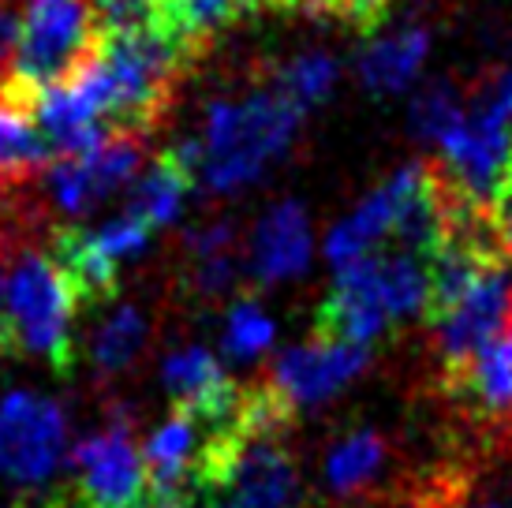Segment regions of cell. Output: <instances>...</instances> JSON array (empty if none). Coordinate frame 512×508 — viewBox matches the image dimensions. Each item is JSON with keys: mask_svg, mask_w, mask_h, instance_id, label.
Here are the masks:
<instances>
[{"mask_svg": "<svg viewBox=\"0 0 512 508\" xmlns=\"http://www.w3.org/2000/svg\"><path fill=\"white\" fill-rule=\"evenodd\" d=\"M8 329L12 352L45 359L57 374H68L75 363L72 325L79 314L68 277L45 251L19 247L8 258Z\"/></svg>", "mask_w": 512, "mask_h": 508, "instance_id": "obj_5", "label": "cell"}, {"mask_svg": "<svg viewBox=\"0 0 512 508\" xmlns=\"http://www.w3.org/2000/svg\"><path fill=\"white\" fill-rule=\"evenodd\" d=\"M385 325H393V318L385 311L382 284H378V254H370L363 262L337 269L329 296L314 311L311 337L367 348L374 337H382Z\"/></svg>", "mask_w": 512, "mask_h": 508, "instance_id": "obj_10", "label": "cell"}, {"mask_svg": "<svg viewBox=\"0 0 512 508\" xmlns=\"http://www.w3.org/2000/svg\"><path fill=\"white\" fill-rule=\"evenodd\" d=\"M143 165V139L131 135H105V139L86 150L49 161L38 180L45 210L60 213H86L98 202L120 191Z\"/></svg>", "mask_w": 512, "mask_h": 508, "instance_id": "obj_7", "label": "cell"}, {"mask_svg": "<svg viewBox=\"0 0 512 508\" xmlns=\"http://www.w3.org/2000/svg\"><path fill=\"white\" fill-rule=\"evenodd\" d=\"M98 53L101 34L86 0H30L19 19L12 75L4 86L34 109L38 94L75 79L98 60Z\"/></svg>", "mask_w": 512, "mask_h": 508, "instance_id": "obj_4", "label": "cell"}, {"mask_svg": "<svg viewBox=\"0 0 512 508\" xmlns=\"http://www.w3.org/2000/svg\"><path fill=\"white\" fill-rule=\"evenodd\" d=\"M161 4L165 0H86L90 19H94L101 38L157 30V23H161Z\"/></svg>", "mask_w": 512, "mask_h": 508, "instance_id": "obj_25", "label": "cell"}, {"mask_svg": "<svg viewBox=\"0 0 512 508\" xmlns=\"http://www.w3.org/2000/svg\"><path fill=\"white\" fill-rule=\"evenodd\" d=\"M333 83H337V60L326 53H303V57H292L288 64L273 68V90L285 94L303 113L326 98Z\"/></svg>", "mask_w": 512, "mask_h": 508, "instance_id": "obj_24", "label": "cell"}, {"mask_svg": "<svg viewBox=\"0 0 512 508\" xmlns=\"http://www.w3.org/2000/svg\"><path fill=\"white\" fill-rule=\"evenodd\" d=\"M460 120H464V109H460L456 94L445 83L427 86V90L419 94V101L412 105V124L423 139L441 142L456 124H460Z\"/></svg>", "mask_w": 512, "mask_h": 508, "instance_id": "obj_27", "label": "cell"}, {"mask_svg": "<svg viewBox=\"0 0 512 508\" xmlns=\"http://www.w3.org/2000/svg\"><path fill=\"white\" fill-rule=\"evenodd\" d=\"M385 464H389V441L370 430V426H359L352 434H344L326 456V482L333 494L352 497L363 494L370 482L382 479Z\"/></svg>", "mask_w": 512, "mask_h": 508, "instance_id": "obj_21", "label": "cell"}, {"mask_svg": "<svg viewBox=\"0 0 512 508\" xmlns=\"http://www.w3.org/2000/svg\"><path fill=\"white\" fill-rule=\"evenodd\" d=\"M397 210H400V176H389L385 184H378L359 202V210L352 217H344L341 225L329 232L326 258L337 269H344L352 266V262L370 258V254H378L382 243L393 236Z\"/></svg>", "mask_w": 512, "mask_h": 508, "instance_id": "obj_17", "label": "cell"}, {"mask_svg": "<svg viewBox=\"0 0 512 508\" xmlns=\"http://www.w3.org/2000/svg\"><path fill=\"white\" fill-rule=\"evenodd\" d=\"M199 60L161 30L101 38V68L109 83L105 131L146 139L176 105V90Z\"/></svg>", "mask_w": 512, "mask_h": 508, "instance_id": "obj_2", "label": "cell"}, {"mask_svg": "<svg viewBox=\"0 0 512 508\" xmlns=\"http://www.w3.org/2000/svg\"><path fill=\"white\" fill-rule=\"evenodd\" d=\"M273 318L262 314L255 299H240L232 311H228L225 325V352L232 359H255L273 344Z\"/></svg>", "mask_w": 512, "mask_h": 508, "instance_id": "obj_26", "label": "cell"}, {"mask_svg": "<svg viewBox=\"0 0 512 508\" xmlns=\"http://www.w3.org/2000/svg\"><path fill=\"white\" fill-rule=\"evenodd\" d=\"M236 277V236L217 221L187 236V284L195 296H217Z\"/></svg>", "mask_w": 512, "mask_h": 508, "instance_id": "obj_22", "label": "cell"}, {"mask_svg": "<svg viewBox=\"0 0 512 508\" xmlns=\"http://www.w3.org/2000/svg\"><path fill=\"white\" fill-rule=\"evenodd\" d=\"M146 340H150V322L143 318V311L139 307H116L98 325L94 344H90V359L101 374H120L143 355Z\"/></svg>", "mask_w": 512, "mask_h": 508, "instance_id": "obj_23", "label": "cell"}, {"mask_svg": "<svg viewBox=\"0 0 512 508\" xmlns=\"http://www.w3.org/2000/svg\"><path fill=\"white\" fill-rule=\"evenodd\" d=\"M49 161H53V150H49L38 120H34L30 101L15 98L12 90L0 83V184H38Z\"/></svg>", "mask_w": 512, "mask_h": 508, "instance_id": "obj_16", "label": "cell"}, {"mask_svg": "<svg viewBox=\"0 0 512 508\" xmlns=\"http://www.w3.org/2000/svg\"><path fill=\"white\" fill-rule=\"evenodd\" d=\"M15 42H19V19H15L12 0H0V83L12 75Z\"/></svg>", "mask_w": 512, "mask_h": 508, "instance_id": "obj_29", "label": "cell"}, {"mask_svg": "<svg viewBox=\"0 0 512 508\" xmlns=\"http://www.w3.org/2000/svg\"><path fill=\"white\" fill-rule=\"evenodd\" d=\"M19 251V243H0V355H15L12 352V329H8V292H4V269H8V258Z\"/></svg>", "mask_w": 512, "mask_h": 508, "instance_id": "obj_30", "label": "cell"}, {"mask_svg": "<svg viewBox=\"0 0 512 508\" xmlns=\"http://www.w3.org/2000/svg\"><path fill=\"white\" fill-rule=\"evenodd\" d=\"M370 363V352L363 344H329V340H314L288 348L273 370L266 374L270 385L285 396L292 408H311L322 404L333 393H341L352 378H359Z\"/></svg>", "mask_w": 512, "mask_h": 508, "instance_id": "obj_11", "label": "cell"}, {"mask_svg": "<svg viewBox=\"0 0 512 508\" xmlns=\"http://www.w3.org/2000/svg\"><path fill=\"white\" fill-rule=\"evenodd\" d=\"M75 475H79V494L90 497L101 508H135L146 497L143 456L131 441L128 415H120L105 426L101 434H90L75 445Z\"/></svg>", "mask_w": 512, "mask_h": 508, "instance_id": "obj_9", "label": "cell"}, {"mask_svg": "<svg viewBox=\"0 0 512 508\" xmlns=\"http://www.w3.org/2000/svg\"><path fill=\"white\" fill-rule=\"evenodd\" d=\"M288 430L258 426L243 389V430L202 460L191 482L195 508H303V482Z\"/></svg>", "mask_w": 512, "mask_h": 508, "instance_id": "obj_1", "label": "cell"}, {"mask_svg": "<svg viewBox=\"0 0 512 508\" xmlns=\"http://www.w3.org/2000/svg\"><path fill=\"white\" fill-rule=\"evenodd\" d=\"M490 213H494L501 236H505V240H509V247H512V169H509V176L501 180L498 195H494V202H490Z\"/></svg>", "mask_w": 512, "mask_h": 508, "instance_id": "obj_31", "label": "cell"}, {"mask_svg": "<svg viewBox=\"0 0 512 508\" xmlns=\"http://www.w3.org/2000/svg\"><path fill=\"white\" fill-rule=\"evenodd\" d=\"M68 419L57 400L8 393L0 400V475L19 486L45 482L64 460Z\"/></svg>", "mask_w": 512, "mask_h": 508, "instance_id": "obj_6", "label": "cell"}, {"mask_svg": "<svg viewBox=\"0 0 512 508\" xmlns=\"http://www.w3.org/2000/svg\"><path fill=\"white\" fill-rule=\"evenodd\" d=\"M45 508H101V505H94L90 497L79 494V486H68V490H60V494L45 497Z\"/></svg>", "mask_w": 512, "mask_h": 508, "instance_id": "obj_32", "label": "cell"}, {"mask_svg": "<svg viewBox=\"0 0 512 508\" xmlns=\"http://www.w3.org/2000/svg\"><path fill=\"white\" fill-rule=\"evenodd\" d=\"M135 508H191V505L180 494H154V490H146V497Z\"/></svg>", "mask_w": 512, "mask_h": 508, "instance_id": "obj_33", "label": "cell"}, {"mask_svg": "<svg viewBox=\"0 0 512 508\" xmlns=\"http://www.w3.org/2000/svg\"><path fill=\"white\" fill-rule=\"evenodd\" d=\"M150 232H154V228L146 225V221H139V217H131V213L113 217L109 225L94 228V236H98V243L105 247V254H109L113 262H124V258L143 251L146 240H150Z\"/></svg>", "mask_w": 512, "mask_h": 508, "instance_id": "obj_28", "label": "cell"}, {"mask_svg": "<svg viewBox=\"0 0 512 508\" xmlns=\"http://www.w3.org/2000/svg\"><path fill=\"white\" fill-rule=\"evenodd\" d=\"M195 180H199V146L184 142L176 150H165L154 157L146 176H139V184L131 187L128 213L150 228L169 225L184 206V198L191 195Z\"/></svg>", "mask_w": 512, "mask_h": 508, "instance_id": "obj_14", "label": "cell"}, {"mask_svg": "<svg viewBox=\"0 0 512 508\" xmlns=\"http://www.w3.org/2000/svg\"><path fill=\"white\" fill-rule=\"evenodd\" d=\"M311 258V225L299 202H281L273 206L255 228L251 240V269L258 273V281H285L303 273Z\"/></svg>", "mask_w": 512, "mask_h": 508, "instance_id": "obj_15", "label": "cell"}, {"mask_svg": "<svg viewBox=\"0 0 512 508\" xmlns=\"http://www.w3.org/2000/svg\"><path fill=\"white\" fill-rule=\"evenodd\" d=\"M161 378H165V389L172 396V408H221L240 393V385L228 378L206 348L172 352L165 359Z\"/></svg>", "mask_w": 512, "mask_h": 508, "instance_id": "obj_19", "label": "cell"}, {"mask_svg": "<svg viewBox=\"0 0 512 508\" xmlns=\"http://www.w3.org/2000/svg\"><path fill=\"white\" fill-rule=\"evenodd\" d=\"M45 254L57 262V269L68 277L79 311L101 307L120 292V262H113L98 243L94 228H53L45 236Z\"/></svg>", "mask_w": 512, "mask_h": 508, "instance_id": "obj_13", "label": "cell"}, {"mask_svg": "<svg viewBox=\"0 0 512 508\" xmlns=\"http://www.w3.org/2000/svg\"><path fill=\"white\" fill-rule=\"evenodd\" d=\"M430 49V34L423 27H404L389 34L382 42L367 45V53L359 57V79L370 94H393L415 79V71L423 68V57Z\"/></svg>", "mask_w": 512, "mask_h": 508, "instance_id": "obj_20", "label": "cell"}, {"mask_svg": "<svg viewBox=\"0 0 512 508\" xmlns=\"http://www.w3.org/2000/svg\"><path fill=\"white\" fill-rule=\"evenodd\" d=\"M255 12V0H165L157 30L184 45L195 60H202L221 34L240 27Z\"/></svg>", "mask_w": 512, "mask_h": 508, "instance_id": "obj_18", "label": "cell"}, {"mask_svg": "<svg viewBox=\"0 0 512 508\" xmlns=\"http://www.w3.org/2000/svg\"><path fill=\"white\" fill-rule=\"evenodd\" d=\"M0 508H8V505H4V501H0ZM12 508H15V505H12Z\"/></svg>", "mask_w": 512, "mask_h": 508, "instance_id": "obj_35", "label": "cell"}, {"mask_svg": "<svg viewBox=\"0 0 512 508\" xmlns=\"http://www.w3.org/2000/svg\"><path fill=\"white\" fill-rule=\"evenodd\" d=\"M296 109L277 90H255L243 101H214L206 109L199 146V176L214 191L251 184L273 157L285 150L299 127Z\"/></svg>", "mask_w": 512, "mask_h": 508, "instance_id": "obj_3", "label": "cell"}, {"mask_svg": "<svg viewBox=\"0 0 512 508\" xmlns=\"http://www.w3.org/2000/svg\"><path fill=\"white\" fill-rule=\"evenodd\" d=\"M512 322V281L509 269H490L471 284V292L449 311L434 318V355L441 378L468 370Z\"/></svg>", "mask_w": 512, "mask_h": 508, "instance_id": "obj_8", "label": "cell"}, {"mask_svg": "<svg viewBox=\"0 0 512 508\" xmlns=\"http://www.w3.org/2000/svg\"><path fill=\"white\" fill-rule=\"evenodd\" d=\"M296 4L299 0H255L258 12H266V8H270V12H296Z\"/></svg>", "mask_w": 512, "mask_h": 508, "instance_id": "obj_34", "label": "cell"}, {"mask_svg": "<svg viewBox=\"0 0 512 508\" xmlns=\"http://www.w3.org/2000/svg\"><path fill=\"white\" fill-rule=\"evenodd\" d=\"M441 389L512 445V322L468 370L441 378Z\"/></svg>", "mask_w": 512, "mask_h": 508, "instance_id": "obj_12", "label": "cell"}]
</instances>
